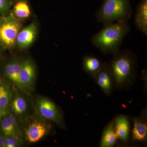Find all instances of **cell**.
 Instances as JSON below:
<instances>
[{"label": "cell", "instance_id": "obj_12", "mask_svg": "<svg viewBox=\"0 0 147 147\" xmlns=\"http://www.w3.org/2000/svg\"><path fill=\"white\" fill-rule=\"evenodd\" d=\"M0 128L4 136L19 135L22 137L20 122L9 112L0 121Z\"/></svg>", "mask_w": 147, "mask_h": 147}, {"label": "cell", "instance_id": "obj_6", "mask_svg": "<svg viewBox=\"0 0 147 147\" xmlns=\"http://www.w3.org/2000/svg\"><path fill=\"white\" fill-rule=\"evenodd\" d=\"M30 96V95L15 88L8 109L9 113L15 116L19 122L34 112V102L31 100Z\"/></svg>", "mask_w": 147, "mask_h": 147}, {"label": "cell", "instance_id": "obj_19", "mask_svg": "<svg viewBox=\"0 0 147 147\" xmlns=\"http://www.w3.org/2000/svg\"><path fill=\"white\" fill-rule=\"evenodd\" d=\"M13 13L17 18H28L30 14V10L26 0H19L16 3L13 8Z\"/></svg>", "mask_w": 147, "mask_h": 147}, {"label": "cell", "instance_id": "obj_10", "mask_svg": "<svg viewBox=\"0 0 147 147\" xmlns=\"http://www.w3.org/2000/svg\"><path fill=\"white\" fill-rule=\"evenodd\" d=\"M133 128L131 135L136 142H145L147 139V110L144 109L141 117H134L132 119Z\"/></svg>", "mask_w": 147, "mask_h": 147}, {"label": "cell", "instance_id": "obj_5", "mask_svg": "<svg viewBox=\"0 0 147 147\" xmlns=\"http://www.w3.org/2000/svg\"><path fill=\"white\" fill-rule=\"evenodd\" d=\"M34 102V112L42 118L53 122L61 128L65 129L64 119L61 109L47 98L38 96Z\"/></svg>", "mask_w": 147, "mask_h": 147}, {"label": "cell", "instance_id": "obj_11", "mask_svg": "<svg viewBox=\"0 0 147 147\" xmlns=\"http://www.w3.org/2000/svg\"><path fill=\"white\" fill-rule=\"evenodd\" d=\"M118 139L125 145H128L131 125L129 119L125 115H120L113 120Z\"/></svg>", "mask_w": 147, "mask_h": 147}, {"label": "cell", "instance_id": "obj_8", "mask_svg": "<svg viewBox=\"0 0 147 147\" xmlns=\"http://www.w3.org/2000/svg\"><path fill=\"white\" fill-rule=\"evenodd\" d=\"M93 79L106 95H111L116 89L115 82L109 63H102V67Z\"/></svg>", "mask_w": 147, "mask_h": 147}, {"label": "cell", "instance_id": "obj_7", "mask_svg": "<svg viewBox=\"0 0 147 147\" xmlns=\"http://www.w3.org/2000/svg\"><path fill=\"white\" fill-rule=\"evenodd\" d=\"M21 27V23L12 13L3 19L0 24V45L6 49L13 48Z\"/></svg>", "mask_w": 147, "mask_h": 147}, {"label": "cell", "instance_id": "obj_16", "mask_svg": "<svg viewBox=\"0 0 147 147\" xmlns=\"http://www.w3.org/2000/svg\"><path fill=\"white\" fill-rule=\"evenodd\" d=\"M102 63L97 57L92 55H86L83 58V69L93 79L102 67Z\"/></svg>", "mask_w": 147, "mask_h": 147}, {"label": "cell", "instance_id": "obj_24", "mask_svg": "<svg viewBox=\"0 0 147 147\" xmlns=\"http://www.w3.org/2000/svg\"><path fill=\"white\" fill-rule=\"evenodd\" d=\"M3 19H2L1 17L0 16V24L1 23Z\"/></svg>", "mask_w": 147, "mask_h": 147}, {"label": "cell", "instance_id": "obj_4", "mask_svg": "<svg viewBox=\"0 0 147 147\" xmlns=\"http://www.w3.org/2000/svg\"><path fill=\"white\" fill-rule=\"evenodd\" d=\"M20 123L23 140L29 144L39 142L50 133L52 128L50 122L42 118L35 112Z\"/></svg>", "mask_w": 147, "mask_h": 147}, {"label": "cell", "instance_id": "obj_17", "mask_svg": "<svg viewBox=\"0 0 147 147\" xmlns=\"http://www.w3.org/2000/svg\"><path fill=\"white\" fill-rule=\"evenodd\" d=\"M118 139L113 120L107 125L103 130L99 146L100 147H113L116 144Z\"/></svg>", "mask_w": 147, "mask_h": 147}, {"label": "cell", "instance_id": "obj_3", "mask_svg": "<svg viewBox=\"0 0 147 147\" xmlns=\"http://www.w3.org/2000/svg\"><path fill=\"white\" fill-rule=\"evenodd\" d=\"M133 12L130 0H104L95 16L98 22L104 25L128 22Z\"/></svg>", "mask_w": 147, "mask_h": 147}, {"label": "cell", "instance_id": "obj_21", "mask_svg": "<svg viewBox=\"0 0 147 147\" xmlns=\"http://www.w3.org/2000/svg\"><path fill=\"white\" fill-rule=\"evenodd\" d=\"M10 3L9 0H0V11H5L9 7Z\"/></svg>", "mask_w": 147, "mask_h": 147}, {"label": "cell", "instance_id": "obj_23", "mask_svg": "<svg viewBox=\"0 0 147 147\" xmlns=\"http://www.w3.org/2000/svg\"><path fill=\"white\" fill-rule=\"evenodd\" d=\"M3 136L0 133V147H3Z\"/></svg>", "mask_w": 147, "mask_h": 147}, {"label": "cell", "instance_id": "obj_18", "mask_svg": "<svg viewBox=\"0 0 147 147\" xmlns=\"http://www.w3.org/2000/svg\"><path fill=\"white\" fill-rule=\"evenodd\" d=\"M15 88L10 83L0 79V108L8 109Z\"/></svg>", "mask_w": 147, "mask_h": 147}, {"label": "cell", "instance_id": "obj_15", "mask_svg": "<svg viewBox=\"0 0 147 147\" xmlns=\"http://www.w3.org/2000/svg\"><path fill=\"white\" fill-rule=\"evenodd\" d=\"M36 34V26L34 24H30L18 32L16 43L21 48H27L34 41Z\"/></svg>", "mask_w": 147, "mask_h": 147}, {"label": "cell", "instance_id": "obj_22", "mask_svg": "<svg viewBox=\"0 0 147 147\" xmlns=\"http://www.w3.org/2000/svg\"><path fill=\"white\" fill-rule=\"evenodd\" d=\"M9 112L8 109H3L0 108V121Z\"/></svg>", "mask_w": 147, "mask_h": 147}, {"label": "cell", "instance_id": "obj_13", "mask_svg": "<svg viewBox=\"0 0 147 147\" xmlns=\"http://www.w3.org/2000/svg\"><path fill=\"white\" fill-rule=\"evenodd\" d=\"M136 28L147 36V0H141L136 7L134 14Z\"/></svg>", "mask_w": 147, "mask_h": 147}, {"label": "cell", "instance_id": "obj_14", "mask_svg": "<svg viewBox=\"0 0 147 147\" xmlns=\"http://www.w3.org/2000/svg\"><path fill=\"white\" fill-rule=\"evenodd\" d=\"M20 70V63L17 60H14L7 63L4 69L5 75L10 84L15 88L25 92L19 79Z\"/></svg>", "mask_w": 147, "mask_h": 147}, {"label": "cell", "instance_id": "obj_9", "mask_svg": "<svg viewBox=\"0 0 147 147\" xmlns=\"http://www.w3.org/2000/svg\"><path fill=\"white\" fill-rule=\"evenodd\" d=\"M19 79L24 92L30 95L35 86L36 70L33 64L28 59L20 62Z\"/></svg>", "mask_w": 147, "mask_h": 147}, {"label": "cell", "instance_id": "obj_1", "mask_svg": "<svg viewBox=\"0 0 147 147\" xmlns=\"http://www.w3.org/2000/svg\"><path fill=\"white\" fill-rule=\"evenodd\" d=\"M109 65L116 89H129L137 79L138 61L136 54L130 50L120 49L113 55Z\"/></svg>", "mask_w": 147, "mask_h": 147}, {"label": "cell", "instance_id": "obj_20", "mask_svg": "<svg viewBox=\"0 0 147 147\" xmlns=\"http://www.w3.org/2000/svg\"><path fill=\"white\" fill-rule=\"evenodd\" d=\"M24 145V141L21 136H3V147H20Z\"/></svg>", "mask_w": 147, "mask_h": 147}, {"label": "cell", "instance_id": "obj_2", "mask_svg": "<svg viewBox=\"0 0 147 147\" xmlns=\"http://www.w3.org/2000/svg\"><path fill=\"white\" fill-rule=\"evenodd\" d=\"M103 25L92 36L91 42L103 55H114L120 50L124 39L130 32V25L128 22H113Z\"/></svg>", "mask_w": 147, "mask_h": 147}]
</instances>
